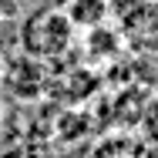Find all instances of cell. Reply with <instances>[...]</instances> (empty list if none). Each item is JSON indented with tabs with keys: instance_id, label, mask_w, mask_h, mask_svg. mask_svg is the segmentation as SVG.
Returning a JSON list of instances; mask_svg holds the SVG:
<instances>
[{
	"instance_id": "2",
	"label": "cell",
	"mask_w": 158,
	"mask_h": 158,
	"mask_svg": "<svg viewBox=\"0 0 158 158\" xmlns=\"http://www.w3.org/2000/svg\"><path fill=\"white\" fill-rule=\"evenodd\" d=\"M0 84H3L7 94H14L17 101H34V98H40L47 91V67H44V61L17 54L14 61H3Z\"/></svg>"
},
{
	"instance_id": "1",
	"label": "cell",
	"mask_w": 158,
	"mask_h": 158,
	"mask_svg": "<svg viewBox=\"0 0 158 158\" xmlns=\"http://www.w3.org/2000/svg\"><path fill=\"white\" fill-rule=\"evenodd\" d=\"M74 37H77V31L64 17V10L57 3L37 7L31 14H24V20H20V54L44 64H54L64 54H71Z\"/></svg>"
},
{
	"instance_id": "4",
	"label": "cell",
	"mask_w": 158,
	"mask_h": 158,
	"mask_svg": "<svg viewBox=\"0 0 158 158\" xmlns=\"http://www.w3.org/2000/svg\"><path fill=\"white\" fill-rule=\"evenodd\" d=\"M64 17L74 24V31H88L108 20L111 14V0H57Z\"/></svg>"
},
{
	"instance_id": "3",
	"label": "cell",
	"mask_w": 158,
	"mask_h": 158,
	"mask_svg": "<svg viewBox=\"0 0 158 158\" xmlns=\"http://www.w3.org/2000/svg\"><path fill=\"white\" fill-rule=\"evenodd\" d=\"M121 47H125V34L118 31V27H108V20L98 24V27H88V40H84L88 61L111 64L118 54H121Z\"/></svg>"
},
{
	"instance_id": "5",
	"label": "cell",
	"mask_w": 158,
	"mask_h": 158,
	"mask_svg": "<svg viewBox=\"0 0 158 158\" xmlns=\"http://www.w3.org/2000/svg\"><path fill=\"white\" fill-rule=\"evenodd\" d=\"M17 14H20L17 0H0V24H3V20H10V17H17Z\"/></svg>"
},
{
	"instance_id": "6",
	"label": "cell",
	"mask_w": 158,
	"mask_h": 158,
	"mask_svg": "<svg viewBox=\"0 0 158 158\" xmlns=\"http://www.w3.org/2000/svg\"><path fill=\"white\" fill-rule=\"evenodd\" d=\"M3 61H7V57H3V51H0V71H3Z\"/></svg>"
}]
</instances>
